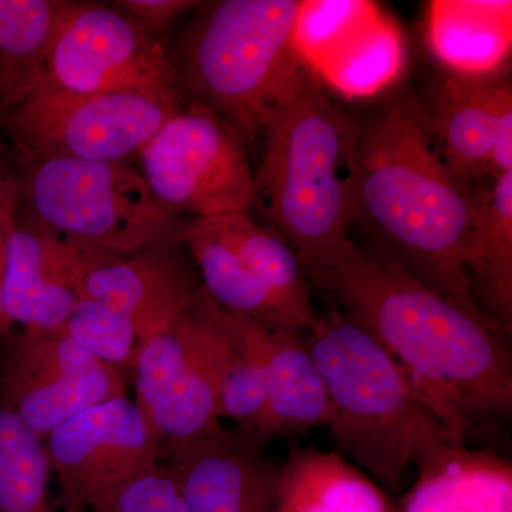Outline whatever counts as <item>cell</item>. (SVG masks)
<instances>
[{
  "mask_svg": "<svg viewBox=\"0 0 512 512\" xmlns=\"http://www.w3.org/2000/svg\"><path fill=\"white\" fill-rule=\"evenodd\" d=\"M282 468L328 512L397 511L375 480L336 451L298 448Z\"/></svg>",
  "mask_w": 512,
  "mask_h": 512,
  "instance_id": "cell-26",
  "label": "cell"
},
{
  "mask_svg": "<svg viewBox=\"0 0 512 512\" xmlns=\"http://www.w3.org/2000/svg\"><path fill=\"white\" fill-rule=\"evenodd\" d=\"M101 251L19 215L6 241L2 274L3 302L12 326L62 328L79 302L80 278Z\"/></svg>",
  "mask_w": 512,
  "mask_h": 512,
  "instance_id": "cell-16",
  "label": "cell"
},
{
  "mask_svg": "<svg viewBox=\"0 0 512 512\" xmlns=\"http://www.w3.org/2000/svg\"><path fill=\"white\" fill-rule=\"evenodd\" d=\"M201 293L194 309L140 346L134 366L136 402L163 446L222 429L220 393L232 343Z\"/></svg>",
  "mask_w": 512,
  "mask_h": 512,
  "instance_id": "cell-8",
  "label": "cell"
},
{
  "mask_svg": "<svg viewBox=\"0 0 512 512\" xmlns=\"http://www.w3.org/2000/svg\"><path fill=\"white\" fill-rule=\"evenodd\" d=\"M477 308L501 335L512 328V171L493 180L484 217L467 264Z\"/></svg>",
  "mask_w": 512,
  "mask_h": 512,
  "instance_id": "cell-23",
  "label": "cell"
},
{
  "mask_svg": "<svg viewBox=\"0 0 512 512\" xmlns=\"http://www.w3.org/2000/svg\"><path fill=\"white\" fill-rule=\"evenodd\" d=\"M202 2L195 0H119L114 8L136 20L151 35L163 40L184 16H190Z\"/></svg>",
  "mask_w": 512,
  "mask_h": 512,
  "instance_id": "cell-31",
  "label": "cell"
},
{
  "mask_svg": "<svg viewBox=\"0 0 512 512\" xmlns=\"http://www.w3.org/2000/svg\"><path fill=\"white\" fill-rule=\"evenodd\" d=\"M274 512H328L302 487L295 478L281 468L278 498Z\"/></svg>",
  "mask_w": 512,
  "mask_h": 512,
  "instance_id": "cell-33",
  "label": "cell"
},
{
  "mask_svg": "<svg viewBox=\"0 0 512 512\" xmlns=\"http://www.w3.org/2000/svg\"><path fill=\"white\" fill-rule=\"evenodd\" d=\"M379 12L369 2L303 0L295 25V43L313 70L339 52Z\"/></svg>",
  "mask_w": 512,
  "mask_h": 512,
  "instance_id": "cell-27",
  "label": "cell"
},
{
  "mask_svg": "<svg viewBox=\"0 0 512 512\" xmlns=\"http://www.w3.org/2000/svg\"><path fill=\"white\" fill-rule=\"evenodd\" d=\"M69 0H0V119L42 82Z\"/></svg>",
  "mask_w": 512,
  "mask_h": 512,
  "instance_id": "cell-21",
  "label": "cell"
},
{
  "mask_svg": "<svg viewBox=\"0 0 512 512\" xmlns=\"http://www.w3.org/2000/svg\"><path fill=\"white\" fill-rule=\"evenodd\" d=\"M10 329H12V323L9 322L8 316H6L5 302H3L2 282H0V339L8 336Z\"/></svg>",
  "mask_w": 512,
  "mask_h": 512,
  "instance_id": "cell-34",
  "label": "cell"
},
{
  "mask_svg": "<svg viewBox=\"0 0 512 512\" xmlns=\"http://www.w3.org/2000/svg\"><path fill=\"white\" fill-rule=\"evenodd\" d=\"M404 55L402 33L377 12L315 73L325 86L342 96L363 99L382 92L396 80L404 67Z\"/></svg>",
  "mask_w": 512,
  "mask_h": 512,
  "instance_id": "cell-25",
  "label": "cell"
},
{
  "mask_svg": "<svg viewBox=\"0 0 512 512\" xmlns=\"http://www.w3.org/2000/svg\"><path fill=\"white\" fill-rule=\"evenodd\" d=\"M352 225L369 247L476 315L467 264L484 195L446 167L416 111L396 103L356 128ZM485 318V316H484Z\"/></svg>",
  "mask_w": 512,
  "mask_h": 512,
  "instance_id": "cell-2",
  "label": "cell"
},
{
  "mask_svg": "<svg viewBox=\"0 0 512 512\" xmlns=\"http://www.w3.org/2000/svg\"><path fill=\"white\" fill-rule=\"evenodd\" d=\"M511 2L439 0L426 13L431 55L447 76L485 80L500 77L511 55Z\"/></svg>",
  "mask_w": 512,
  "mask_h": 512,
  "instance_id": "cell-17",
  "label": "cell"
},
{
  "mask_svg": "<svg viewBox=\"0 0 512 512\" xmlns=\"http://www.w3.org/2000/svg\"><path fill=\"white\" fill-rule=\"evenodd\" d=\"M138 158L151 191L178 217L201 220L251 211L254 168L247 143L198 104L165 121Z\"/></svg>",
  "mask_w": 512,
  "mask_h": 512,
  "instance_id": "cell-9",
  "label": "cell"
},
{
  "mask_svg": "<svg viewBox=\"0 0 512 512\" xmlns=\"http://www.w3.org/2000/svg\"><path fill=\"white\" fill-rule=\"evenodd\" d=\"M305 340L328 392L336 453L377 484L399 491L412 464L457 444L399 363L345 312L316 315Z\"/></svg>",
  "mask_w": 512,
  "mask_h": 512,
  "instance_id": "cell-4",
  "label": "cell"
},
{
  "mask_svg": "<svg viewBox=\"0 0 512 512\" xmlns=\"http://www.w3.org/2000/svg\"><path fill=\"white\" fill-rule=\"evenodd\" d=\"M396 512H512V466L488 451L450 444L417 464Z\"/></svg>",
  "mask_w": 512,
  "mask_h": 512,
  "instance_id": "cell-19",
  "label": "cell"
},
{
  "mask_svg": "<svg viewBox=\"0 0 512 512\" xmlns=\"http://www.w3.org/2000/svg\"><path fill=\"white\" fill-rule=\"evenodd\" d=\"M89 512H188L174 478L161 463L131 481Z\"/></svg>",
  "mask_w": 512,
  "mask_h": 512,
  "instance_id": "cell-30",
  "label": "cell"
},
{
  "mask_svg": "<svg viewBox=\"0 0 512 512\" xmlns=\"http://www.w3.org/2000/svg\"><path fill=\"white\" fill-rule=\"evenodd\" d=\"M306 274L399 363L457 444L473 424L510 417V353L484 316L352 239Z\"/></svg>",
  "mask_w": 512,
  "mask_h": 512,
  "instance_id": "cell-1",
  "label": "cell"
},
{
  "mask_svg": "<svg viewBox=\"0 0 512 512\" xmlns=\"http://www.w3.org/2000/svg\"><path fill=\"white\" fill-rule=\"evenodd\" d=\"M45 79L70 92L143 94L185 106L168 47L114 6L69 0Z\"/></svg>",
  "mask_w": 512,
  "mask_h": 512,
  "instance_id": "cell-10",
  "label": "cell"
},
{
  "mask_svg": "<svg viewBox=\"0 0 512 512\" xmlns=\"http://www.w3.org/2000/svg\"><path fill=\"white\" fill-rule=\"evenodd\" d=\"M45 441L63 498L79 512L156 468L163 447L127 393L64 421Z\"/></svg>",
  "mask_w": 512,
  "mask_h": 512,
  "instance_id": "cell-12",
  "label": "cell"
},
{
  "mask_svg": "<svg viewBox=\"0 0 512 512\" xmlns=\"http://www.w3.org/2000/svg\"><path fill=\"white\" fill-rule=\"evenodd\" d=\"M512 171V87L504 93L495 116L490 178Z\"/></svg>",
  "mask_w": 512,
  "mask_h": 512,
  "instance_id": "cell-32",
  "label": "cell"
},
{
  "mask_svg": "<svg viewBox=\"0 0 512 512\" xmlns=\"http://www.w3.org/2000/svg\"><path fill=\"white\" fill-rule=\"evenodd\" d=\"M0 512H79L64 500L46 441L0 404Z\"/></svg>",
  "mask_w": 512,
  "mask_h": 512,
  "instance_id": "cell-24",
  "label": "cell"
},
{
  "mask_svg": "<svg viewBox=\"0 0 512 512\" xmlns=\"http://www.w3.org/2000/svg\"><path fill=\"white\" fill-rule=\"evenodd\" d=\"M301 0L202 2L168 47L184 97L217 114L245 143L261 141L312 67L295 43Z\"/></svg>",
  "mask_w": 512,
  "mask_h": 512,
  "instance_id": "cell-3",
  "label": "cell"
},
{
  "mask_svg": "<svg viewBox=\"0 0 512 512\" xmlns=\"http://www.w3.org/2000/svg\"><path fill=\"white\" fill-rule=\"evenodd\" d=\"M0 353V404L46 439L76 414L126 394L120 370L90 355L63 328L22 329Z\"/></svg>",
  "mask_w": 512,
  "mask_h": 512,
  "instance_id": "cell-11",
  "label": "cell"
},
{
  "mask_svg": "<svg viewBox=\"0 0 512 512\" xmlns=\"http://www.w3.org/2000/svg\"><path fill=\"white\" fill-rule=\"evenodd\" d=\"M261 141L251 210L264 215L308 272L350 242L356 127L312 69Z\"/></svg>",
  "mask_w": 512,
  "mask_h": 512,
  "instance_id": "cell-5",
  "label": "cell"
},
{
  "mask_svg": "<svg viewBox=\"0 0 512 512\" xmlns=\"http://www.w3.org/2000/svg\"><path fill=\"white\" fill-rule=\"evenodd\" d=\"M231 343L232 355L221 386L220 416L237 421L241 433H248L265 412L268 387L254 352L235 340Z\"/></svg>",
  "mask_w": 512,
  "mask_h": 512,
  "instance_id": "cell-29",
  "label": "cell"
},
{
  "mask_svg": "<svg viewBox=\"0 0 512 512\" xmlns=\"http://www.w3.org/2000/svg\"><path fill=\"white\" fill-rule=\"evenodd\" d=\"M180 248L173 237L128 256L101 251L80 278L77 296L124 316L144 345L194 309L200 299L201 285Z\"/></svg>",
  "mask_w": 512,
  "mask_h": 512,
  "instance_id": "cell-13",
  "label": "cell"
},
{
  "mask_svg": "<svg viewBox=\"0 0 512 512\" xmlns=\"http://www.w3.org/2000/svg\"><path fill=\"white\" fill-rule=\"evenodd\" d=\"M19 215L40 227L128 256L173 238L180 217L126 161L49 157L26 161Z\"/></svg>",
  "mask_w": 512,
  "mask_h": 512,
  "instance_id": "cell-6",
  "label": "cell"
},
{
  "mask_svg": "<svg viewBox=\"0 0 512 512\" xmlns=\"http://www.w3.org/2000/svg\"><path fill=\"white\" fill-rule=\"evenodd\" d=\"M201 301L225 335L251 349L264 369L268 403L258 423L244 434L265 447L275 437L328 426L332 417L328 392L306 345L305 332L224 311L204 291Z\"/></svg>",
  "mask_w": 512,
  "mask_h": 512,
  "instance_id": "cell-14",
  "label": "cell"
},
{
  "mask_svg": "<svg viewBox=\"0 0 512 512\" xmlns=\"http://www.w3.org/2000/svg\"><path fill=\"white\" fill-rule=\"evenodd\" d=\"M160 463L188 512L275 511L282 466L241 431L164 444Z\"/></svg>",
  "mask_w": 512,
  "mask_h": 512,
  "instance_id": "cell-15",
  "label": "cell"
},
{
  "mask_svg": "<svg viewBox=\"0 0 512 512\" xmlns=\"http://www.w3.org/2000/svg\"><path fill=\"white\" fill-rule=\"evenodd\" d=\"M507 77L474 80L446 76L431 99V130L448 170L473 185L490 177L495 116Z\"/></svg>",
  "mask_w": 512,
  "mask_h": 512,
  "instance_id": "cell-18",
  "label": "cell"
},
{
  "mask_svg": "<svg viewBox=\"0 0 512 512\" xmlns=\"http://www.w3.org/2000/svg\"><path fill=\"white\" fill-rule=\"evenodd\" d=\"M84 350L101 362L134 370L140 350L136 330L124 316L110 311L99 302L79 299L62 326Z\"/></svg>",
  "mask_w": 512,
  "mask_h": 512,
  "instance_id": "cell-28",
  "label": "cell"
},
{
  "mask_svg": "<svg viewBox=\"0 0 512 512\" xmlns=\"http://www.w3.org/2000/svg\"><path fill=\"white\" fill-rule=\"evenodd\" d=\"M185 107V106H184ZM184 107L134 93H77L43 79L0 119L26 161H126Z\"/></svg>",
  "mask_w": 512,
  "mask_h": 512,
  "instance_id": "cell-7",
  "label": "cell"
},
{
  "mask_svg": "<svg viewBox=\"0 0 512 512\" xmlns=\"http://www.w3.org/2000/svg\"><path fill=\"white\" fill-rule=\"evenodd\" d=\"M175 239L197 265L202 291L215 305L265 325L295 329L274 296L248 271L217 217L183 222Z\"/></svg>",
  "mask_w": 512,
  "mask_h": 512,
  "instance_id": "cell-20",
  "label": "cell"
},
{
  "mask_svg": "<svg viewBox=\"0 0 512 512\" xmlns=\"http://www.w3.org/2000/svg\"><path fill=\"white\" fill-rule=\"evenodd\" d=\"M248 271L284 309L295 329L306 332L316 315L312 288L295 249L274 229L259 224L251 211L217 217Z\"/></svg>",
  "mask_w": 512,
  "mask_h": 512,
  "instance_id": "cell-22",
  "label": "cell"
}]
</instances>
